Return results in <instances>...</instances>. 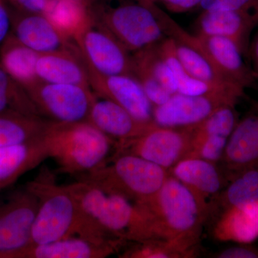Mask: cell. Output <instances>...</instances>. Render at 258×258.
I'll return each instance as SVG.
<instances>
[{
	"instance_id": "cell-18",
	"label": "cell",
	"mask_w": 258,
	"mask_h": 258,
	"mask_svg": "<svg viewBox=\"0 0 258 258\" xmlns=\"http://www.w3.org/2000/svg\"><path fill=\"white\" fill-rule=\"evenodd\" d=\"M212 214L216 215L212 232L217 240L247 244L258 238V201L215 210L210 216Z\"/></svg>"
},
{
	"instance_id": "cell-14",
	"label": "cell",
	"mask_w": 258,
	"mask_h": 258,
	"mask_svg": "<svg viewBox=\"0 0 258 258\" xmlns=\"http://www.w3.org/2000/svg\"><path fill=\"white\" fill-rule=\"evenodd\" d=\"M95 95L87 121L115 142L137 138L157 125L137 119L114 102Z\"/></svg>"
},
{
	"instance_id": "cell-20",
	"label": "cell",
	"mask_w": 258,
	"mask_h": 258,
	"mask_svg": "<svg viewBox=\"0 0 258 258\" xmlns=\"http://www.w3.org/2000/svg\"><path fill=\"white\" fill-rule=\"evenodd\" d=\"M169 174L207 202L216 198L224 187L223 175L217 164L201 158H184L169 169Z\"/></svg>"
},
{
	"instance_id": "cell-27",
	"label": "cell",
	"mask_w": 258,
	"mask_h": 258,
	"mask_svg": "<svg viewBox=\"0 0 258 258\" xmlns=\"http://www.w3.org/2000/svg\"><path fill=\"white\" fill-rule=\"evenodd\" d=\"M46 120L18 113H0V147L33 140L41 136Z\"/></svg>"
},
{
	"instance_id": "cell-28",
	"label": "cell",
	"mask_w": 258,
	"mask_h": 258,
	"mask_svg": "<svg viewBox=\"0 0 258 258\" xmlns=\"http://www.w3.org/2000/svg\"><path fill=\"white\" fill-rule=\"evenodd\" d=\"M131 243L132 245L125 249L119 257L189 258L195 257L198 252L197 248L164 239H149Z\"/></svg>"
},
{
	"instance_id": "cell-16",
	"label": "cell",
	"mask_w": 258,
	"mask_h": 258,
	"mask_svg": "<svg viewBox=\"0 0 258 258\" xmlns=\"http://www.w3.org/2000/svg\"><path fill=\"white\" fill-rule=\"evenodd\" d=\"M11 34L39 54L77 47L76 42L61 35L42 14L13 10Z\"/></svg>"
},
{
	"instance_id": "cell-12",
	"label": "cell",
	"mask_w": 258,
	"mask_h": 258,
	"mask_svg": "<svg viewBox=\"0 0 258 258\" xmlns=\"http://www.w3.org/2000/svg\"><path fill=\"white\" fill-rule=\"evenodd\" d=\"M76 204L75 235L99 244H120L126 241L108 234L102 227L100 217L107 194L88 181L79 180L66 185Z\"/></svg>"
},
{
	"instance_id": "cell-15",
	"label": "cell",
	"mask_w": 258,
	"mask_h": 258,
	"mask_svg": "<svg viewBox=\"0 0 258 258\" xmlns=\"http://www.w3.org/2000/svg\"><path fill=\"white\" fill-rule=\"evenodd\" d=\"M190 38L211 59L226 78L244 88L254 82V74L242 57L243 51L225 37L190 34Z\"/></svg>"
},
{
	"instance_id": "cell-1",
	"label": "cell",
	"mask_w": 258,
	"mask_h": 258,
	"mask_svg": "<svg viewBox=\"0 0 258 258\" xmlns=\"http://www.w3.org/2000/svg\"><path fill=\"white\" fill-rule=\"evenodd\" d=\"M137 205L151 219L155 238L198 249L210 205L186 185L169 175L157 194Z\"/></svg>"
},
{
	"instance_id": "cell-30",
	"label": "cell",
	"mask_w": 258,
	"mask_h": 258,
	"mask_svg": "<svg viewBox=\"0 0 258 258\" xmlns=\"http://www.w3.org/2000/svg\"><path fill=\"white\" fill-rule=\"evenodd\" d=\"M134 76L142 73L157 80L171 95L177 93L175 79L170 68L161 57L157 44L132 53Z\"/></svg>"
},
{
	"instance_id": "cell-2",
	"label": "cell",
	"mask_w": 258,
	"mask_h": 258,
	"mask_svg": "<svg viewBox=\"0 0 258 258\" xmlns=\"http://www.w3.org/2000/svg\"><path fill=\"white\" fill-rule=\"evenodd\" d=\"M40 139L59 171L72 175H83L104 164L116 142L88 121L46 120Z\"/></svg>"
},
{
	"instance_id": "cell-7",
	"label": "cell",
	"mask_w": 258,
	"mask_h": 258,
	"mask_svg": "<svg viewBox=\"0 0 258 258\" xmlns=\"http://www.w3.org/2000/svg\"><path fill=\"white\" fill-rule=\"evenodd\" d=\"M191 134V127L169 128L156 125L137 138L116 142L115 154L137 156L169 171L187 157Z\"/></svg>"
},
{
	"instance_id": "cell-36",
	"label": "cell",
	"mask_w": 258,
	"mask_h": 258,
	"mask_svg": "<svg viewBox=\"0 0 258 258\" xmlns=\"http://www.w3.org/2000/svg\"><path fill=\"white\" fill-rule=\"evenodd\" d=\"M166 8L175 13H183L200 6L203 0H162Z\"/></svg>"
},
{
	"instance_id": "cell-33",
	"label": "cell",
	"mask_w": 258,
	"mask_h": 258,
	"mask_svg": "<svg viewBox=\"0 0 258 258\" xmlns=\"http://www.w3.org/2000/svg\"><path fill=\"white\" fill-rule=\"evenodd\" d=\"M15 10L20 13L43 14L50 0H7Z\"/></svg>"
},
{
	"instance_id": "cell-38",
	"label": "cell",
	"mask_w": 258,
	"mask_h": 258,
	"mask_svg": "<svg viewBox=\"0 0 258 258\" xmlns=\"http://www.w3.org/2000/svg\"><path fill=\"white\" fill-rule=\"evenodd\" d=\"M137 1L139 2L141 4L144 5V6L151 8V9H153V8L157 6V0H137Z\"/></svg>"
},
{
	"instance_id": "cell-11",
	"label": "cell",
	"mask_w": 258,
	"mask_h": 258,
	"mask_svg": "<svg viewBox=\"0 0 258 258\" xmlns=\"http://www.w3.org/2000/svg\"><path fill=\"white\" fill-rule=\"evenodd\" d=\"M85 64L87 69L90 86L95 94L123 107L137 119L148 123L154 122V107L146 96L140 83L134 76L103 74L86 62Z\"/></svg>"
},
{
	"instance_id": "cell-13",
	"label": "cell",
	"mask_w": 258,
	"mask_h": 258,
	"mask_svg": "<svg viewBox=\"0 0 258 258\" xmlns=\"http://www.w3.org/2000/svg\"><path fill=\"white\" fill-rule=\"evenodd\" d=\"M235 105H225L191 127V148L186 157L220 162L229 137L237 125Z\"/></svg>"
},
{
	"instance_id": "cell-5",
	"label": "cell",
	"mask_w": 258,
	"mask_h": 258,
	"mask_svg": "<svg viewBox=\"0 0 258 258\" xmlns=\"http://www.w3.org/2000/svg\"><path fill=\"white\" fill-rule=\"evenodd\" d=\"M157 8L151 9L137 1L113 5L101 0L89 9L93 20L134 53L167 37L157 14Z\"/></svg>"
},
{
	"instance_id": "cell-29",
	"label": "cell",
	"mask_w": 258,
	"mask_h": 258,
	"mask_svg": "<svg viewBox=\"0 0 258 258\" xmlns=\"http://www.w3.org/2000/svg\"><path fill=\"white\" fill-rule=\"evenodd\" d=\"M213 200L210 203V209L219 207L224 209L257 202L258 171H244Z\"/></svg>"
},
{
	"instance_id": "cell-31",
	"label": "cell",
	"mask_w": 258,
	"mask_h": 258,
	"mask_svg": "<svg viewBox=\"0 0 258 258\" xmlns=\"http://www.w3.org/2000/svg\"><path fill=\"white\" fill-rule=\"evenodd\" d=\"M18 113L41 117L25 88L0 66V113Z\"/></svg>"
},
{
	"instance_id": "cell-6",
	"label": "cell",
	"mask_w": 258,
	"mask_h": 258,
	"mask_svg": "<svg viewBox=\"0 0 258 258\" xmlns=\"http://www.w3.org/2000/svg\"><path fill=\"white\" fill-rule=\"evenodd\" d=\"M25 91L40 116L57 122L87 121L96 96L90 88L40 80Z\"/></svg>"
},
{
	"instance_id": "cell-22",
	"label": "cell",
	"mask_w": 258,
	"mask_h": 258,
	"mask_svg": "<svg viewBox=\"0 0 258 258\" xmlns=\"http://www.w3.org/2000/svg\"><path fill=\"white\" fill-rule=\"evenodd\" d=\"M257 25L252 18L235 12L203 11L196 22V34L227 37L244 52L249 34Z\"/></svg>"
},
{
	"instance_id": "cell-35",
	"label": "cell",
	"mask_w": 258,
	"mask_h": 258,
	"mask_svg": "<svg viewBox=\"0 0 258 258\" xmlns=\"http://www.w3.org/2000/svg\"><path fill=\"white\" fill-rule=\"evenodd\" d=\"M217 258H257L258 251L244 247H233L218 252L214 256Z\"/></svg>"
},
{
	"instance_id": "cell-21",
	"label": "cell",
	"mask_w": 258,
	"mask_h": 258,
	"mask_svg": "<svg viewBox=\"0 0 258 258\" xmlns=\"http://www.w3.org/2000/svg\"><path fill=\"white\" fill-rule=\"evenodd\" d=\"M47 158L46 147L40 137L25 143L0 147V191L14 184Z\"/></svg>"
},
{
	"instance_id": "cell-9",
	"label": "cell",
	"mask_w": 258,
	"mask_h": 258,
	"mask_svg": "<svg viewBox=\"0 0 258 258\" xmlns=\"http://www.w3.org/2000/svg\"><path fill=\"white\" fill-rule=\"evenodd\" d=\"M75 42L85 62L98 72L134 76L132 53L93 18Z\"/></svg>"
},
{
	"instance_id": "cell-4",
	"label": "cell",
	"mask_w": 258,
	"mask_h": 258,
	"mask_svg": "<svg viewBox=\"0 0 258 258\" xmlns=\"http://www.w3.org/2000/svg\"><path fill=\"white\" fill-rule=\"evenodd\" d=\"M25 188L38 200L32 229V244L48 243L76 236V204L66 185L57 184L55 176L44 167Z\"/></svg>"
},
{
	"instance_id": "cell-8",
	"label": "cell",
	"mask_w": 258,
	"mask_h": 258,
	"mask_svg": "<svg viewBox=\"0 0 258 258\" xmlns=\"http://www.w3.org/2000/svg\"><path fill=\"white\" fill-rule=\"evenodd\" d=\"M37 208L36 197L25 187L0 205V258H18L32 244Z\"/></svg>"
},
{
	"instance_id": "cell-19",
	"label": "cell",
	"mask_w": 258,
	"mask_h": 258,
	"mask_svg": "<svg viewBox=\"0 0 258 258\" xmlns=\"http://www.w3.org/2000/svg\"><path fill=\"white\" fill-rule=\"evenodd\" d=\"M120 244H99L71 236L45 244H31L18 258H104L119 251Z\"/></svg>"
},
{
	"instance_id": "cell-32",
	"label": "cell",
	"mask_w": 258,
	"mask_h": 258,
	"mask_svg": "<svg viewBox=\"0 0 258 258\" xmlns=\"http://www.w3.org/2000/svg\"><path fill=\"white\" fill-rule=\"evenodd\" d=\"M200 7L203 11L235 12L252 18L258 24V0H203Z\"/></svg>"
},
{
	"instance_id": "cell-26",
	"label": "cell",
	"mask_w": 258,
	"mask_h": 258,
	"mask_svg": "<svg viewBox=\"0 0 258 258\" xmlns=\"http://www.w3.org/2000/svg\"><path fill=\"white\" fill-rule=\"evenodd\" d=\"M159 53L169 67L175 79L177 93L189 96H200L210 93H225L240 98L243 93L217 87L195 79L187 72L176 56L174 40L166 37L157 43Z\"/></svg>"
},
{
	"instance_id": "cell-23",
	"label": "cell",
	"mask_w": 258,
	"mask_h": 258,
	"mask_svg": "<svg viewBox=\"0 0 258 258\" xmlns=\"http://www.w3.org/2000/svg\"><path fill=\"white\" fill-rule=\"evenodd\" d=\"M228 170H237L258 161V115L237 123L232 132L221 160Z\"/></svg>"
},
{
	"instance_id": "cell-10",
	"label": "cell",
	"mask_w": 258,
	"mask_h": 258,
	"mask_svg": "<svg viewBox=\"0 0 258 258\" xmlns=\"http://www.w3.org/2000/svg\"><path fill=\"white\" fill-rule=\"evenodd\" d=\"M239 98L225 93L189 96L176 93L153 108V120L159 126L186 128L201 123L220 107L235 105Z\"/></svg>"
},
{
	"instance_id": "cell-25",
	"label": "cell",
	"mask_w": 258,
	"mask_h": 258,
	"mask_svg": "<svg viewBox=\"0 0 258 258\" xmlns=\"http://www.w3.org/2000/svg\"><path fill=\"white\" fill-rule=\"evenodd\" d=\"M42 15L61 35L74 42L92 20L89 8L78 0H50Z\"/></svg>"
},
{
	"instance_id": "cell-24",
	"label": "cell",
	"mask_w": 258,
	"mask_h": 258,
	"mask_svg": "<svg viewBox=\"0 0 258 258\" xmlns=\"http://www.w3.org/2000/svg\"><path fill=\"white\" fill-rule=\"evenodd\" d=\"M39 55L10 34L0 47V66L25 90L40 81L36 72Z\"/></svg>"
},
{
	"instance_id": "cell-39",
	"label": "cell",
	"mask_w": 258,
	"mask_h": 258,
	"mask_svg": "<svg viewBox=\"0 0 258 258\" xmlns=\"http://www.w3.org/2000/svg\"><path fill=\"white\" fill-rule=\"evenodd\" d=\"M78 1L81 2V3L87 6L88 8H91V7L94 6L95 5L101 2V0H78Z\"/></svg>"
},
{
	"instance_id": "cell-34",
	"label": "cell",
	"mask_w": 258,
	"mask_h": 258,
	"mask_svg": "<svg viewBox=\"0 0 258 258\" xmlns=\"http://www.w3.org/2000/svg\"><path fill=\"white\" fill-rule=\"evenodd\" d=\"M7 0H0V47L12 32L13 11L8 7Z\"/></svg>"
},
{
	"instance_id": "cell-37",
	"label": "cell",
	"mask_w": 258,
	"mask_h": 258,
	"mask_svg": "<svg viewBox=\"0 0 258 258\" xmlns=\"http://www.w3.org/2000/svg\"><path fill=\"white\" fill-rule=\"evenodd\" d=\"M252 56L253 59L254 67H255L256 73L258 76V35L255 37L252 47Z\"/></svg>"
},
{
	"instance_id": "cell-3",
	"label": "cell",
	"mask_w": 258,
	"mask_h": 258,
	"mask_svg": "<svg viewBox=\"0 0 258 258\" xmlns=\"http://www.w3.org/2000/svg\"><path fill=\"white\" fill-rule=\"evenodd\" d=\"M111 158L80 180L138 204L157 194L169 175L164 168L137 156L115 154Z\"/></svg>"
},
{
	"instance_id": "cell-17",
	"label": "cell",
	"mask_w": 258,
	"mask_h": 258,
	"mask_svg": "<svg viewBox=\"0 0 258 258\" xmlns=\"http://www.w3.org/2000/svg\"><path fill=\"white\" fill-rule=\"evenodd\" d=\"M39 80L90 88L86 64L79 47L40 54L36 64Z\"/></svg>"
}]
</instances>
